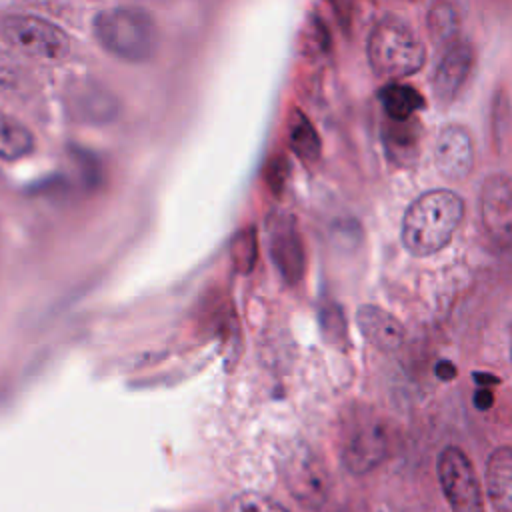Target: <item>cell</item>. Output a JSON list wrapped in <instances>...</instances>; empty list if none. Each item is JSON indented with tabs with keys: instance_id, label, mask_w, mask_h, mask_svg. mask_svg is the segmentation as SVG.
Returning <instances> with one entry per match:
<instances>
[{
	"instance_id": "6da1fadb",
	"label": "cell",
	"mask_w": 512,
	"mask_h": 512,
	"mask_svg": "<svg viewBox=\"0 0 512 512\" xmlns=\"http://www.w3.org/2000/svg\"><path fill=\"white\" fill-rule=\"evenodd\" d=\"M464 216L462 198L446 188L418 196L402 220V242L412 256L440 252L456 232Z\"/></svg>"
},
{
	"instance_id": "7a4b0ae2",
	"label": "cell",
	"mask_w": 512,
	"mask_h": 512,
	"mask_svg": "<svg viewBox=\"0 0 512 512\" xmlns=\"http://www.w3.org/2000/svg\"><path fill=\"white\" fill-rule=\"evenodd\" d=\"M92 28L98 44L124 62H146L158 48V26L142 8L118 6L102 10L96 14Z\"/></svg>"
},
{
	"instance_id": "3957f363",
	"label": "cell",
	"mask_w": 512,
	"mask_h": 512,
	"mask_svg": "<svg viewBox=\"0 0 512 512\" xmlns=\"http://www.w3.org/2000/svg\"><path fill=\"white\" fill-rule=\"evenodd\" d=\"M368 62L382 80H402L416 74L426 62V46L400 18L386 16L370 32Z\"/></svg>"
},
{
	"instance_id": "277c9868",
	"label": "cell",
	"mask_w": 512,
	"mask_h": 512,
	"mask_svg": "<svg viewBox=\"0 0 512 512\" xmlns=\"http://www.w3.org/2000/svg\"><path fill=\"white\" fill-rule=\"evenodd\" d=\"M388 452V430L372 408H350L340 426V458L354 474L376 468Z\"/></svg>"
},
{
	"instance_id": "5b68a950",
	"label": "cell",
	"mask_w": 512,
	"mask_h": 512,
	"mask_svg": "<svg viewBox=\"0 0 512 512\" xmlns=\"http://www.w3.org/2000/svg\"><path fill=\"white\" fill-rule=\"evenodd\" d=\"M0 32L8 44L40 60H60L70 50V40L56 24L30 14H10L0 20Z\"/></svg>"
},
{
	"instance_id": "8992f818",
	"label": "cell",
	"mask_w": 512,
	"mask_h": 512,
	"mask_svg": "<svg viewBox=\"0 0 512 512\" xmlns=\"http://www.w3.org/2000/svg\"><path fill=\"white\" fill-rule=\"evenodd\" d=\"M438 480L452 512H484L480 482L468 456L456 448L446 446L438 456Z\"/></svg>"
},
{
	"instance_id": "52a82bcc",
	"label": "cell",
	"mask_w": 512,
	"mask_h": 512,
	"mask_svg": "<svg viewBox=\"0 0 512 512\" xmlns=\"http://www.w3.org/2000/svg\"><path fill=\"white\" fill-rule=\"evenodd\" d=\"M284 480L290 494L306 508L318 510L328 498L330 478L324 462L306 446L296 448L284 464Z\"/></svg>"
},
{
	"instance_id": "ba28073f",
	"label": "cell",
	"mask_w": 512,
	"mask_h": 512,
	"mask_svg": "<svg viewBox=\"0 0 512 512\" xmlns=\"http://www.w3.org/2000/svg\"><path fill=\"white\" fill-rule=\"evenodd\" d=\"M64 106L72 120L82 124H108L118 112L120 104L116 96L98 80L74 78L64 88Z\"/></svg>"
},
{
	"instance_id": "9c48e42d",
	"label": "cell",
	"mask_w": 512,
	"mask_h": 512,
	"mask_svg": "<svg viewBox=\"0 0 512 512\" xmlns=\"http://www.w3.org/2000/svg\"><path fill=\"white\" fill-rule=\"evenodd\" d=\"M474 60L476 54L468 40H454L446 46L432 76V92L440 104L456 100L472 74Z\"/></svg>"
},
{
	"instance_id": "30bf717a",
	"label": "cell",
	"mask_w": 512,
	"mask_h": 512,
	"mask_svg": "<svg viewBox=\"0 0 512 512\" xmlns=\"http://www.w3.org/2000/svg\"><path fill=\"white\" fill-rule=\"evenodd\" d=\"M270 256L288 284H296L304 272V246L290 214H276L268 224Z\"/></svg>"
},
{
	"instance_id": "8fae6325",
	"label": "cell",
	"mask_w": 512,
	"mask_h": 512,
	"mask_svg": "<svg viewBox=\"0 0 512 512\" xmlns=\"http://www.w3.org/2000/svg\"><path fill=\"white\" fill-rule=\"evenodd\" d=\"M480 216L490 236L508 246L512 238V186L506 174H492L480 192Z\"/></svg>"
},
{
	"instance_id": "7c38bea8",
	"label": "cell",
	"mask_w": 512,
	"mask_h": 512,
	"mask_svg": "<svg viewBox=\"0 0 512 512\" xmlns=\"http://www.w3.org/2000/svg\"><path fill=\"white\" fill-rule=\"evenodd\" d=\"M434 164L448 180H462L474 166V142L460 124H448L440 130L434 144Z\"/></svg>"
},
{
	"instance_id": "4fadbf2b",
	"label": "cell",
	"mask_w": 512,
	"mask_h": 512,
	"mask_svg": "<svg viewBox=\"0 0 512 512\" xmlns=\"http://www.w3.org/2000/svg\"><path fill=\"white\" fill-rule=\"evenodd\" d=\"M358 326L362 334L380 350L394 352L402 346L404 332L400 322L390 316L386 310L376 306H360L358 310Z\"/></svg>"
},
{
	"instance_id": "5bb4252c",
	"label": "cell",
	"mask_w": 512,
	"mask_h": 512,
	"mask_svg": "<svg viewBox=\"0 0 512 512\" xmlns=\"http://www.w3.org/2000/svg\"><path fill=\"white\" fill-rule=\"evenodd\" d=\"M486 490L496 512H512V450L496 448L486 464Z\"/></svg>"
},
{
	"instance_id": "9a60e30c",
	"label": "cell",
	"mask_w": 512,
	"mask_h": 512,
	"mask_svg": "<svg viewBox=\"0 0 512 512\" xmlns=\"http://www.w3.org/2000/svg\"><path fill=\"white\" fill-rule=\"evenodd\" d=\"M384 146L394 162L402 166L412 164L420 150V124L414 122V116L408 120H388L384 128Z\"/></svg>"
},
{
	"instance_id": "2e32d148",
	"label": "cell",
	"mask_w": 512,
	"mask_h": 512,
	"mask_svg": "<svg viewBox=\"0 0 512 512\" xmlns=\"http://www.w3.org/2000/svg\"><path fill=\"white\" fill-rule=\"evenodd\" d=\"M34 134L16 118L0 116V158L16 162L34 152Z\"/></svg>"
},
{
	"instance_id": "e0dca14e",
	"label": "cell",
	"mask_w": 512,
	"mask_h": 512,
	"mask_svg": "<svg viewBox=\"0 0 512 512\" xmlns=\"http://www.w3.org/2000/svg\"><path fill=\"white\" fill-rule=\"evenodd\" d=\"M380 102L390 120H408L424 108V98L408 84L390 82L380 90Z\"/></svg>"
},
{
	"instance_id": "ac0fdd59",
	"label": "cell",
	"mask_w": 512,
	"mask_h": 512,
	"mask_svg": "<svg viewBox=\"0 0 512 512\" xmlns=\"http://www.w3.org/2000/svg\"><path fill=\"white\" fill-rule=\"evenodd\" d=\"M288 142L294 154L306 162H316L320 156V136L306 114L294 110L288 120Z\"/></svg>"
},
{
	"instance_id": "d6986e66",
	"label": "cell",
	"mask_w": 512,
	"mask_h": 512,
	"mask_svg": "<svg viewBox=\"0 0 512 512\" xmlns=\"http://www.w3.org/2000/svg\"><path fill=\"white\" fill-rule=\"evenodd\" d=\"M460 28V14L450 0H436L428 10V30L438 44H450L456 40Z\"/></svg>"
},
{
	"instance_id": "ffe728a7",
	"label": "cell",
	"mask_w": 512,
	"mask_h": 512,
	"mask_svg": "<svg viewBox=\"0 0 512 512\" xmlns=\"http://www.w3.org/2000/svg\"><path fill=\"white\" fill-rule=\"evenodd\" d=\"M230 254H232V262L238 272L246 274L252 270L254 260H256V236H254L252 228L236 234V238L232 240Z\"/></svg>"
},
{
	"instance_id": "44dd1931",
	"label": "cell",
	"mask_w": 512,
	"mask_h": 512,
	"mask_svg": "<svg viewBox=\"0 0 512 512\" xmlns=\"http://www.w3.org/2000/svg\"><path fill=\"white\" fill-rule=\"evenodd\" d=\"M224 512H288L284 506H280L278 502L270 500L264 494H256V492H242L238 496H234Z\"/></svg>"
},
{
	"instance_id": "7402d4cb",
	"label": "cell",
	"mask_w": 512,
	"mask_h": 512,
	"mask_svg": "<svg viewBox=\"0 0 512 512\" xmlns=\"http://www.w3.org/2000/svg\"><path fill=\"white\" fill-rule=\"evenodd\" d=\"M492 402H494V394H492L486 386H482V388L476 390V394H474V404H476L478 410H488V408L492 406Z\"/></svg>"
},
{
	"instance_id": "603a6c76",
	"label": "cell",
	"mask_w": 512,
	"mask_h": 512,
	"mask_svg": "<svg viewBox=\"0 0 512 512\" xmlns=\"http://www.w3.org/2000/svg\"><path fill=\"white\" fill-rule=\"evenodd\" d=\"M436 376H438L440 380H454V376H456L454 364L448 362V360H440V362L436 364Z\"/></svg>"
},
{
	"instance_id": "cb8c5ba5",
	"label": "cell",
	"mask_w": 512,
	"mask_h": 512,
	"mask_svg": "<svg viewBox=\"0 0 512 512\" xmlns=\"http://www.w3.org/2000/svg\"><path fill=\"white\" fill-rule=\"evenodd\" d=\"M474 380H476L480 386H486V384H498V378H496V376H492V374H486V372H482V374H474Z\"/></svg>"
}]
</instances>
